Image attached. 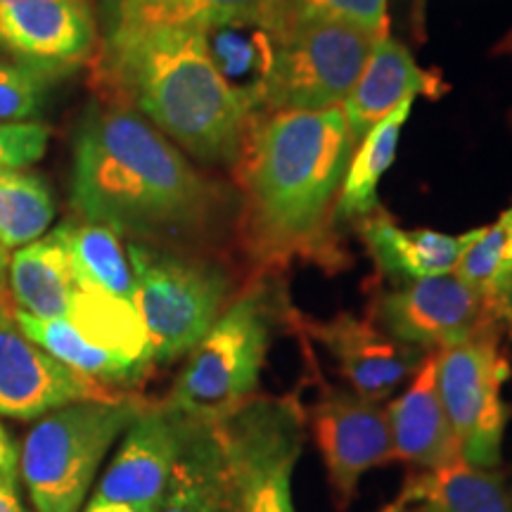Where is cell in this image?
<instances>
[{"label":"cell","instance_id":"6da1fadb","mask_svg":"<svg viewBox=\"0 0 512 512\" xmlns=\"http://www.w3.org/2000/svg\"><path fill=\"white\" fill-rule=\"evenodd\" d=\"M354 152L342 107L273 112L240 147L245 240L264 264L292 256L325 259L335 202Z\"/></svg>","mask_w":512,"mask_h":512},{"label":"cell","instance_id":"7a4b0ae2","mask_svg":"<svg viewBox=\"0 0 512 512\" xmlns=\"http://www.w3.org/2000/svg\"><path fill=\"white\" fill-rule=\"evenodd\" d=\"M72 197L83 221L138 240L197 233L219 207L214 185L126 107L93 110L83 119Z\"/></svg>","mask_w":512,"mask_h":512},{"label":"cell","instance_id":"3957f363","mask_svg":"<svg viewBox=\"0 0 512 512\" xmlns=\"http://www.w3.org/2000/svg\"><path fill=\"white\" fill-rule=\"evenodd\" d=\"M102 67L112 86L190 155L204 162L238 159L249 114L216 72L202 31L105 38Z\"/></svg>","mask_w":512,"mask_h":512},{"label":"cell","instance_id":"277c9868","mask_svg":"<svg viewBox=\"0 0 512 512\" xmlns=\"http://www.w3.org/2000/svg\"><path fill=\"white\" fill-rule=\"evenodd\" d=\"M145 403L76 401L41 415L19 451V477L38 512H81L102 460Z\"/></svg>","mask_w":512,"mask_h":512},{"label":"cell","instance_id":"5b68a950","mask_svg":"<svg viewBox=\"0 0 512 512\" xmlns=\"http://www.w3.org/2000/svg\"><path fill=\"white\" fill-rule=\"evenodd\" d=\"M271 344V306L247 290L195 344L164 403L195 422L228 418L252 401Z\"/></svg>","mask_w":512,"mask_h":512},{"label":"cell","instance_id":"8992f818","mask_svg":"<svg viewBox=\"0 0 512 512\" xmlns=\"http://www.w3.org/2000/svg\"><path fill=\"white\" fill-rule=\"evenodd\" d=\"M136 275V306L152 344V361L190 354L233 302V278L214 261L128 245Z\"/></svg>","mask_w":512,"mask_h":512},{"label":"cell","instance_id":"52a82bcc","mask_svg":"<svg viewBox=\"0 0 512 512\" xmlns=\"http://www.w3.org/2000/svg\"><path fill=\"white\" fill-rule=\"evenodd\" d=\"M266 110L320 112L342 107L377 36L335 22H283Z\"/></svg>","mask_w":512,"mask_h":512},{"label":"cell","instance_id":"ba28073f","mask_svg":"<svg viewBox=\"0 0 512 512\" xmlns=\"http://www.w3.org/2000/svg\"><path fill=\"white\" fill-rule=\"evenodd\" d=\"M437 354V387L448 422L467 465L494 470L501 460L505 406L501 389L508 361L498 347V332L465 339Z\"/></svg>","mask_w":512,"mask_h":512},{"label":"cell","instance_id":"9c48e42d","mask_svg":"<svg viewBox=\"0 0 512 512\" xmlns=\"http://www.w3.org/2000/svg\"><path fill=\"white\" fill-rule=\"evenodd\" d=\"M216 422L240 470L247 512H297L292 472L304 437L299 403L254 396Z\"/></svg>","mask_w":512,"mask_h":512},{"label":"cell","instance_id":"30bf717a","mask_svg":"<svg viewBox=\"0 0 512 512\" xmlns=\"http://www.w3.org/2000/svg\"><path fill=\"white\" fill-rule=\"evenodd\" d=\"M503 316L505 304L482 297L456 273L413 280L373 304L377 328L425 354L496 330Z\"/></svg>","mask_w":512,"mask_h":512},{"label":"cell","instance_id":"8fae6325","mask_svg":"<svg viewBox=\"0 0 512 512\" xmlns=\"http://www.w3.org/2000/svg\"><path fill=\"white\" fill-rule=\"evenodd\" d=\"M112 384L76 373L19 328L15 302L0 285V415L41 418L76 401H121Z\"/></svg>","mask_w":512,"mask_h":512},{"label":"cell","instance_id":"7c38bea8","mask_svg":"<svg viewBox=\"0 0 512 512\" xmlns=\"http://www.w3.org/2000/svg\"><path fill=\"white\" fill-rule=\"evenodd\" d=\"M190 425L166 403L145 406L81 512H157Z\"/></svg>","mask_w":512,"mask_h":512},{"label":"cell","instance_id":"4fadbf2b","mask_svg":"<svg viewBox=\"0 0 512 512\" xmlns=\"http://www.w3.org/2000/svg\"><path fill=\"white\" fill-rule=\"evenodd\" d=\"M311 430L339 508L354 501L361 475L394 460L389 413L382 401L328 389L311 411Z\"/></svg>","mask_w":512,"mask_h":512},{"label":"cell","instance_id":"5bb4252c","mask_svg":"<svg viewBox=\"0 0 512 512\" xmlns=\"http://www.w3.org/2000/svg\"><path fill=\"white\" fill-rule=\"evenodd\" d=\"M88 0H0V50L50 74L79 67L95 48Z\"/></svg>","mask_w":512,"mask_h":512},{"label":"cell","instance_id":"9a60e30c","mask_svg":"<svg viewBox=\"0 0 512 512\" xmlns=\"http://www.w3.org/2000/svg\"><path fill=\"white\" fill-rule=\"evenodd\" d=\"M306 335L328 349L351 392L370 401L389 399L396 387L415 375L425 351L396 342L373 320L337 316L330 320L302 318Z\"/></svg>","mask_w":512,"mask_h":512},{"label":"cell","instance_id":"2e32d148","mask_svg":"<svg viewBox=\"0 0 512 512\" xmlns=\"http://www.w3.org/2000/svg\"><path fill=\"white\" fill-rule=\"evenodd\" d=\"M283 19L273 0L214 27L202 29L209 57L245 112L264 110L278 64Z\"/></svg>","mask_w":512,"mask_h":512},{"label":"cell","instance_id":"e0dca14e","mask_svg":"<svg viewBox=\"0 0 512 512\" xmlns=\"http://www.w3.org/2000/svg\"><path fill=\"white\" fill-rule=\"evenodd\" d=\"M157 512H247L245 486L219 422L192 420Z\"/></svg>","mask_w":512,"mask_h":512},{"label":"cell","instance_id":"ac0fdd59","mask_svg":"<svg viewBox=\"0 0 512 512\" xmlns=\"http://www.w3.org/2000/svg\"><path fill=\"white\" fill-rule=\"evenodd\" d=\"M394 460L422 472L444 470L463 460L437 387V354L430 351L415 370L411 387L387 406ZM465 463V460H463Z\"/></svg>","mask_w":512,"mask_h":512},{"label":"cell","instance_id":"d6986e66","mask_svg":"<svg viewBox=\"0 0 512 512\" xmlns=\"http://www.w3.org/2000/svg\"><path fill=\"white\" fill-rule=\"evenodd\" d=\"M441 91H444V83L439 76L425 72L406 46L387 34L380 36L356 86L342 102L351 138L358 143L377 121L396 110L401 102L413 100L415 95L437 98Z\"/></svg>","mask_w":512,"mask_h":512},{"label":"cell","instance_id":"ffe728a7","mask_svg":"<svg viewBox=\"0 0 512 512\" xmlns=\"http://www.w3.org/2000/svg\"><path fill=\"white\" fill-rule=\"evenodd\" d=\"M479 230L482 228L465 235H441L427 228L408 230L377 209L363 221V240L384 273L413 283L432 275L453 273L460 256L477 240Z\"/></svg>","mask_w":512,"mask_h":512},{"label":"cell","instance_id":"44dd1931","mask_svg":"<svg viewBox=\"0 0 512 512\" xmlns=\"http://www.w3.org/2000/svg\"><path fill=\"white\" fill-rule=\"evenodd\" d=\"M10 297L19 311L36 318H64L74 290L69 264L67 223L27 247H19L8 261Z\"/></svg>","mask_w":512,"mask_h":512},{"label":"cell","instance_id":"7402d4cb","mask_svg":"<svg viewBox=\"0 0 512 512\" xmlns=\"http://www.w3.org/2000/svg\"><path fill=\"white\" fill-rule=\"evenodd\" d=\"M83 339L128 358L140 368L152 363V344L138 306L74 280L72 302L64 316Z\"/></svg>","mask_w":512,"mask_h":512},{"label":"cell","instance_id":"603a6c76","mask_svg":"<svg viewBox=\"0 0 512 512\" xmlns=\"http://www.w3.org/2000/svg\"><path fill=\"white\" fill-rule=\"evenodd\" d=\"M413 100L401 102L382 121L358 140L356 155H351L347 174H344L342 188H339L335 202V216L342 221L366 219L373 211L380 209L377 204V185L387 174L396 157V147L408 117H411Z\"/></svg>","mask_w":512,"mask_h":512},{"label":"cell","instance_id":"cb8c5ba5","mask_svg":"<svg viewBox=\"0 0 512 512\" xmlns=\"http://www.w3.org/2000/svg\"><path fill=\"white\" fill-rule=\"evenodd\" d=\"M408 501H422L420 512H512V491L494 470L460 463L422 472L406 489Z\"/></svg>","mask_w":512,"mask_h":512},{"label":"cell","instance_id":"d4e9b609","mask_svg":"<svg viewBox=\"0 0 512 512\" xmlns=\"http://www.w3.org/2000/svg\"><path fill=\"white\" fill-rule=\"evenodd\" d=\"M67 247L76 283L136 304V275L119 233L100 223L67 221Z\"/></svg>","mask_w":512,"mask_h":512},{"label":"cell","instance_id":"484cf974","mask_svg":"<svg viewBox=\"0 0 512 512\" xmlns=\"http://www.w3.org/2000/svg\"><path fill=\"white\" fill-rule=\"evenodd\" d=\"M17 320L19 328L27 332V337L34 339L38 347L46 349L64 366L74 368L76 373L112 384V387L119 382H136L143 375L145 368L83 339L67 318H36L17 309Z\"/></svg>","mask_w":512,"mask_h":512},{"label":"cell","instance_id":"4316f807","mask_svg":"<svg viewBox=\"0 0 512 512\" xmlns=\"http://www.w3.org/2000/svg\"><path fill=\"white\" fill-rule=\"evenodd\" d=\"M264 3L266 0H131L105 38L152 29L202 31L261 8Z\"/></svg>","mask_w":512,"mask_h":512},{"label":"cell","instance_id":"83f0119b","mask_svg":"<svg viewBox=\"0 0 512 512\" xmlns=\"http://www.w3.org/2000/svg\"><path fill=\"white\" fill-rule=\"evenodd\" d=\"M55 202L46 181L24 169H0V245L15 252L46 235Z\"/></svg>","mask_w":512,"mask_h":512},{"label":"cell","instance_id":"f1b7e54d","mask_svg":"<svg viewBox=\"0 0 512 512\" xmlns=\"http://www.w3.org/2000/svg\"><path fill=\"white\" fill-rule=\"evenodd\" d=\"M453 273L482 297L505 304L512 285V209L494 226L479 230Z\"/></svg>","mask_w":512,"mask_h":512},{"label":"cell","instance_id":"f546056e","mask_svg":"<svg viewBox=\"0 0 512 512\" xmlns=\"http://www.w3.org/2000/svg\"><path fill=\"white\" fill-rule=\"evenodd\" d=\"M283 22H335L384 36L387 0H273Z\"/></svg>","mask_w":512,"mask_h":512},{"label":"cell","instance_id":"4dcf8cb0","mask_svg":"<svg viewBox=\"0 0 512 512\" xmlns=\"http://www.w3.org/2000/svg\"><path fill=\"white\" fill-rule=\"evenodd\" d=\"M53 76L31 64L0 62V121H34L46 105Z\"/></svg>","mask_w":512,"mask_h":512},{"label":"cell","instance_id":"1f68e13d","mask_svg":"<svg viewBox=\"0 0 512 512\" xmlns=\"http://www.w3.org/2000/svg\"><path fill=\"white\" fill-rule=\"evenodd\" d=\"M50 131L38 121H0V169H24L46 155Z\"/></svg>","mask_w":512,"mask_h":512},{"label":"cell","instance_id":"d6a6232c","mask_svg":"<svg viewBox=\"0 0 512 512\" xmlns=\"http://www.w3.org/2000/svg\"><path fill=\"white\" fill-rule=\"evenodd\" d=\"M19 475V451L8 430L0 425V482L17 486Z\"/></svg>","mask_w":512,"mask_h":512},{"label":"cell","instance_id":"836d02e7","mask_svg":"<svg viewBox=\"0 0 512 512\" xmlns=\"http://www.w3.org/2000/svg\"><path fill=\"white\" fill-rule=\"evenodd\" d=\"M128 3H131V0H98L102 24H105L107 31H110L114 24H117V19L121 17V12H124Z\"/></svg>","mask_w":512,"mask_h":512},{"label":"cell","instance_id":"e575fe53","mask_svg":"<svg viewBox=\"0 0 512 512\" xmlns=\"http://www.w3.org/2000/svg\"><path fill=\"white\" fill-rule=\"evenodd\" d=\"M0 512H27L15 494V484L0 482Z\"/></svg>","mask_w":512,"mask_h":512},{"label":"cell","instance_id":"d590c367","mask_svg":"<svg viewBox=\"0 0 512 512\" xmlns=\"http://www.w3.org/2000/svg\"><path fill=\"white\" fill-rule=\"evenodd\" d=\"M8 261H10V252H5V247L0 245V285H5V273H8Z\"/></svg>","mask_w":512,"mask_h":512},{"label":"cell","instance_id":"8d00e7d4","mask_svg":"<svg viewBox=\"0 0 512 512\" xmlns=\"http://www.w3.org/2000/svg\"><path fill=\"white\" fill-rule=\"evenodd\" d=\"M501 50H503V53H510L512 55V31H510L508 36H505V41L501 43Z\"/></svg>","mask_w":512,"mask_h":512},{"label":"cell","instance_id":"74e56055","mask_svg":"<svg viewBox=\"0 0 512 512\" xmlns=\"http://www.w3.org/2000/svg\"><path fill=\"white\" fill-rule=\"evenodd\" d=\"M505 313H508V318H512V285L508 297H505Z\"/></svg>","mask_w":512,"mask_h":512}]
</instances>
